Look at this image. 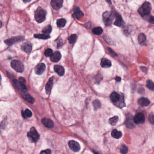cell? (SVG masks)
Here are the masks:
<instances>
[{"instance_id":"cell-1","label":"cell","mask_w":154,"mask_h":154,"mask_svg":"<svg viewBox=\"0 0 154 154\" xmlns=\"http://www.w3.org/2000/svg\"><path fill=\"white\" fill-rule=\"evenodd\" d=\"M46 12L42 7H39L35 12V19L38 23L44 21L46 19Z\"/></svg>"},{"instance_id":"cell-2","label":"cell","mask_w":154,"mask_h":154,"mask_svg":"<svg viewBox=\"0 0 154 154\" xmlns=\"http://www.w3.org/2000/svg\"><path fill=\"white\" fill-rule=\"evenodd\" d=\"M152 10V6L149 2H145L138 10L139 14L144 17L150 14Z\"/></svg>"},{"instance_id":"cell-3","label":"cell","mask_w":154,"mask_h":154,"mask_svg":"<svg viewBox=\"0 0 154 154\" xmlns=\"http://www.w3.org/2000/svg\"><path fill=\"white\" fill-rule=\"evenodd\" d=\"M27 136L29 141L32 142H37L39 138V134L34 127L31 128L27 133Z\"/></svg>"},{"instance_id":"cell-4","label":"cell","mask_w":154,"mask_h":154,"mask_svg":"<svg viewBox=\"0 0 154 154\" xmlns=\"http://www.w3.org/2000/svg\"><path fill=\"white\" fill-rule=\"evenodd\" d=\"M102 17L105 26H109L111 24L114 17L111 12L109 11L104 12L102 15Z\"/></svg>"},{"instance_id":"cell-5","label":"cell","mask_w":154,"mask_h":154,"mask_svg":"<svg viewBox=\"0 0 154 154\" xmlns=\"http://www.w3.org/2000/svg\"><path fill=\"white\" fill-rule=\"evenodd\" d=\"M11 65L12 68L14 69L17 72H22L24 71V65L19 61L17 60L12 61L11 63Z\"/></svg>"},{"instance_id":"cell-6","label":"cell","mask_w":154,"mask_h":154,"mask_svg":"<svg viewBox=\"0 0 154 154\" xmlns=\"http://www.w3.org/2000/svg\"><path fill=\"white\" fill-rule=\"evenodd\" d=\"M125 125L127 128L130 129L133 128L135 127L134 123L133 121V118L130 113H128L126 115Z\"/></svg>"},{"instance_id":"cell-7","label":"cell","mask_w":154,"mask_h":154,"mask_svg":"<svg viewBox=\"0 0 154 154\" xmlns=\"http://www.w3.org/2000/svg\"><path fill=\"white\" fill-rule=\"evenodd\" d=\"M145 120V118L144 115L142 113H138L133 117L134 123L136 124H142L144 123Z\"/></svg>"},{"instance_id":"cell-8","label":"cell","mask_w":154,"mask_h":154,"mask_svg":"<svg viewBox=\"0 0 154 154\" xmlns=\"http://www.w3.org/2000/svg\"><path fill=\"white\" fill-rule=\"evenodd\" d=\"M68 145L70 149L74 152H78L80 149V146L78 142L74 140L69 141Z\"/></svg>"},{"instance_id":"cell-9","label":"cell","mask_w":154,"mask_h":154,"mask_svg":"<svg viewBox=\"0 0 154 154\" xmlns=\"http://www.w3.org/2000/svg\"><path fill=\"white\" fill-rule=\"evenodd\" d=\"M24 39V37H22V36L13 37L12 38L6 39L5 41V43L8 45L10 46V45H12L15 43H16V42L21 41Z\"/></svg>"},{"instance_id":"cell-10","label":"cell","mask_w":154,"mask_h":154,"mask_svg":"<svg viewBox=\"0 0 154 154\" xmlns=\"http://www.w3.org/2000/svg\"><path fill=\"white\" fill-rule=\"evenodd\" d=\"M63 0H53L51 1V5L55 10H59L63 6Z\"/></svg>"},{"instance_id":"cell-11","label":"cell","mask_w":154,"mask_h":154,"mask_svg":"<svg viewBox=\"0 0 154 154\" xmlns=\"http://www.w3.org/2000/svg\"><path fill=\"white\" fill-rule=\"evenodd\" d=\"M46 69V66L45 64L41 63L38 64L35 67V72L38 75H42Z\"/></svg>"},{"instance_id":"cell-12","label":"cell","mask_w":154,"mask_h":154,"mask_svg":"<svg viewBox=\"0 0 154 154\" xmlns=\"http://www.w3.org/2000/svg\"><path fill=\"white\" fill-rule=\"evenodd\" d=\"M14 84L15 86L18 88V89H19L21 92L27 91V89L25 84H22L21 82H19V81H18L15 79L14 80Z\"/></svg>"},{"instance_id":"cell-13","label":"cell","mask_w":154,"mask_h":154,"mask_svg":"<svg viewBox=\"0 0 154 154\" xmlns=\"http://www.w3.org/2000/svg\"><path fill=\"white\" fill-rule=\"evenodd\" d=\"M53 81H54V77H51L50 78V79H49L47 84H46L45 89L46 93L48 94H49L51 93L53 84Z\"/></svg>"},{"instance_id":"cell-14","label":"cell","mask_w":154,"mask_h":154,"mask_svg":"<svg viewBox=\"0 0 154 154\" xmlns=\"http://www.w3.org/2000/svg\"><path fill=\"white\" fill-rule=\"evenodd\" d=\"M61 58V54L59 51H56L52 54L50 60L54 63H57L59 62Z\"/></svg>"},{"instance_id":"cell-15","label":"cell","mask_w":154,"mask_h":154,"mask_svg":"<svg viewBox=\"0 0 154 154\" xmlns=\"http://www.w3.org/2000/svg\"><path fill=\"white\" fill-rule=\"evenodd\" d=\"M42 122L44 126L48 128H52L54 127V123L50 118H44L42 119Z\"/></svg>"},{"instance_id":"cell-16","label":"cell","mask_w":154,"mask_h":154,"mask_svg":"<svg viewBox=\"0 0 154 154\" xmlns=\"http://www.w3.org/2000/svg\"><path fill=\"white\" fill-rule=\"evenodd\" d=\"M22 49L27 53H30L32 49V45L29 42H26L23 43L21 46Z\"/></svg>"},{"instance_id":"cell-17","label":"cell","mask_w":154,"mask_h":154,"mask_svg":"<svg viewBox=\"0 0 154 154\" xmlns=\"http://www.w3.org/2000/svg\"><path fill=\"white\" fill-rule=\"evenodd\" d=\"M21 95L23 98H24L26 101L28 102L31 104H33L35 100L33 99L32 97L31 96L30 94L27 93L26 92H21Z\"/></svg>"},{"instance_id":"cell-18","label":"cell","mask_w":154,"mask_h":154,"mask_svg":"<svg viewBox=\"0 0 154 154\" xmlns=\"http://www.w3.org/2000/svg\"><path fill=\"white\" fill-rule=\"evenodd\" d=\"M84 14L81 11L78 7H77L74 9L73 16L77 19H80L83 17Z\"/></svg>"},{"instance_id":"cell-19","label":"cell","mask_w":154,"mask_h":154,"mask_svg":"<svg viewBox=\"0 0 154 154\" xmlns=\"http://www.w3.org/2000/svg\"><path fill=\"white\" fill-rule=\"evenodd\" d=\"M114 24L117 26L119 27L123 26L124 25V23L120 15L118 14H116V19Z\"/></svg>"},{"instance_id":"cell-20","label":"cell","mask_w":154,"mask_h":154,"mask_svg":"<svg viewBox=\"0 0 154 154\" xmlns=\"http://www.w3.org/2000/svg\"><path fill=\"white\" fill-rule=\"evenodd\" d=\"M138 104L142 106H147L149 105V100L144 97H141L138 99Z\"/></svg>"},{"instance_id":"cell-21","label":"cell","mask_w":154,"mask_h":154,"mask_svg":"<svg viewBox=\"0 0 154 154\" xmlns=\"http://www.w3.org/2000/svg\"><path fill=\"white\" fill-rule=\"evenodd\" d=\"M121 96L119 95V94H117L115 92H113L110 96V98L111 100L114 103L118 102L121 99Z\"/></svg>"},{"instance_id":"cell-22","label":"cell","mask_w":154,"mask_h":154,"mask_svg":"<svg viewBox=\"0 0 154 154\" xmlns=\"http://www.w3.org/2000/svg\"><path fill=\"white\" fill-rule=\"evenodd\" d=\"M111 61L106 58H103L101 62V65L102 68H109L111 66Z\"/></svg>"},{"instance_id":"cell-23","label":"cell","mask_w":154,"mask_h":154,"mask_svg":"<svg viewBox=\"0 0 154 154\" xmlns=\"http://www.w3.org/2000/svg\"><path fill=\"white\" fill-rule=\"evenodd\" d=\"M54 70L60 76H62L63 75H64L65 72L64 68L61 66L55 65L54 67Z\"/></svg>"},{"instance_id":"cell-24","label":"cell","mask_w":154,"mask_h":154,"mask_svg":"<svg viewBox=\"0 0 154 154\" xmlns=\"http://www.w3.org/2000/svg\"><path fill=\"white\" fill-rule=\"evenodd\" d=\"M111 135L112 137L116 139H119L122 136V133L121 132L118 131L117 129H114L112 131Z\"/></svg>"},{"instance_id":"cell-25","label":"cell","mask_w":154,"mask_h":154,"mask_svg":"<svg viewBox=\"0 0 154 154\" xmlns=\"http://www.w3.org/2000/svg\"><path fill=\"white\" fill-rule=\"evenodd\" d=\"M51 31H52V27L50 25H48L43 28L42 30V33L44 34L48 35V34H50L51 33Z\"/></svg>"},{"instance_id":"cell-26","label":"cell","mask_w":154,"mask_h":154,"mask_svg":"<svg viewBox=\"0 0 154 154\" xmlns=\"http://www.w3.org/2000/svg\"><path fill=\"white\" fill-rule=\"evenodd\" d=\"M22 114L23 117L25 118H30L32 116V113L29 109H26L25 111H22Z\"/></svg>"},{"instance_id":"cell-27","label":"cell","mask_w":154,"mask_h":154,"mask_svg":"<svg viewBox=\"0 0 154 154\" xmlns=\"http://www.w3.org/2000/svg\"><path fill=\"white\" fill-rule=\"evenodd\" d=\"M66 20L64 19H63V18H61V19H60L57 20V26L59 27V28H63V27H64V26L66 24Z\"/></svg>"},{"instance_id":"cell-28","label":"cell","mask_w":154,"mask_h":154,"mask_svg":"<svg viewBox=\"0 0 154 154\" xmlns=\"http://www.w3.org/2000/svg\"><path fill=\"white\" fill-rule=\"evenodd\" d=\"M119 120V118L118 116H114L113 117H112L111 118H109V123L112 126H114L116 125L117 123L118 122Z\"/></svg>"},{"instance_id":"cell-29","label":"cell","mask_w":154,"mask_h":154,"mask_svg":"<svg viewBox=\"0 0 154 154\" xmlns=\"http://www.w3.org/2000/svg\"><path fill=\"white\" fill-rule=\"evenodd\" d=\"M146 40V37L144 34L143 33L140 34L138 37V43L142 44V43H144Z\"/></svg>"},{"instance_id":"cell-30","label":"cell","mask_w":154,"mask_h":154,"mask_svg":"<svg viewBox=\"0 0 154 154\" xmlns=\"http://www.w3.org/2000/svg\"><path fill=\"white\" fill-rule=\"evenodd\" d=\"M34 37L35 38L37 39H47L50 38V36H49L48 35H45L44 34H34Z\"/></svg>"},{"instance_id":"cell-31","label":"cell","mask_w":154,"mask_h":154,"mask_svg":"<svg viewBox=\"0 0 154 154\" xmlns=\"http://www.w3.org/2000/svg\"><path fill=\"white\" fill-rule=\"evenodd\" d=\"M77 39V35L75 34H72L68 38V41L69 43L74 44L75 43Z\"/></svg>"},{"instance_id":"cell-32","label":"cell","mask_w":154,"mask_h":154,"mask_svg":"<svg viewBox=\"0 0 154 154\" xmlns=\"http://www.w3.org/2000/svg\"><path fill=\"white\" fill-rule=\"evenodd\" d=\"M103 32V29L102 28L100 27H97L94 28L93 30V34L96 35H100L102 34Z\"/></svg>"},{"instance_id":"cell-33","label":"cell","mask_w":154,"mask_h":154,"mask_svg":"<svg viewBox=\"0 0 154 154\" xmlns=\"http://www.w3.org/2000/svg\"><path fill=\"white\" fill-rule=\"evenodd\" d=\"M147 88L152 90L154 89V84L152 80H148L147 81Z\"/></svg>"},{"instance_id":"cell-34","label":"cell","mask_w":154,"mask_h":154,"mask_svg":"<svg viewBox=\"0 0 154 154\" xmlns=\"http://www.w3.org/2000/svg\"><path fill=\"white\" fill-rule=\"evenodd\" d=\"M93 105L95 110H97V109L100 108L101 107V103L98 100H95L93 101Z\"/></svg>"},{"instance_id":"cell-35","label":"cell","mask_w":154,"mask_h":154,"mask_svg":"<svg viewBox=\"0 0 154 154\" xmlns=\"http://www.w3.org/2000/svg\"><path fill=\"white\" fill-rule=\"evenodd\" d=\"M128 152V148L125 145H122L120 147V152L123 154H125Z\"/></svg>"},{"instance_id":"cell-36","label":"cell","mask_w":154,"mask_h":154,"mask_svg":"<svg viewBox=\"0 0 154 154\" xmlns=\"http://www.w3.org/2000/svg\"><path fill=\"white\" fill-rule=\"evenodd\" d=\"M44 54L46 57H51L53 54V51L50 48H48L45 51Z\"/></svg>"},{"instance_id":"cell-37","label":"cell","mask_w":154,"mask_h":154,"mask_svg":"<svg viewBox=\"0 0 154 154\" xmlns=\"http://www.w3.org/2000/svg\"><path fill=\"white\" fill-rule=\"evenodd\" d=\"M148 121L152 125L154 124V115L152 113L150 114L148 118Z\"/></svg>"},{"instance_id":"cell-38","label":"cell","mask_w":154,"mask_h":154,"mask_svg":"<svg viewBox=\"0 0 154 154\" xmlns=\"http://www.w3.org/2000/svg\"><path fill=\"white\" fill-rule=\"evenodd\" d=\"M40 154H51V152L50 149L42 151Z\"/></svg>"},{"instance_id":"cell-39","label":"cell","mask_w":154,"mask_h":154,"mask_svg":"<svg viewBox=\"0 0 154 154\" xmlns=\"http://www.w3.org/2000/svg\"><path fill=\"white\" fill-rule=\"evenodd\" d=\"M108 50H109V53H110L112 56H114V57L117 56V54L114 52V51L113 50H112L111 48H108Z\"/></svg>"},{"instance_id":"cell-40","label":"cell","mask_w":154,"mask_h":154,"mask_svg":"<svg viewBox=\"0 0 154 154\" xmlns=\"http://www.w3.org/2000/svg\"><path fill=\"white\" fill-rule=\"evenodd\" d=\"M148 22L151 24H154V17L151 16L148 19Z\"/></svg>"},{"instance_id":"cell-41","label":"cell","mask_w":154,"mask_h":154,"mask_svg":"<svg viewBox=\"0 0 154 154\" xmlns=\"http://www.w3.org/2000/svg\"><path fill=\"white\" fill-rule=\"evenodd\" d=\"M19 82H21L22 84H26V80H25V79L24 78V77H20L19 78Z\"/></svg>"},{"instance_id":"cell-42","label":"cell","mask_w":154,"mask_h":154,"mask_svg":"<svg viewBox=\"0 0 154 154\" xmlns=\"http://www.w3.org/2000/svg\"><path fill=\"white\" fill-rule=\"evenodd\" d=\"M115 80L117 82H120L121 81V78L120 77H117L115 78Z\"/></svg>"},{"instance_id":"cell-43","label":"cell","mask_w":154,"mask_h":154,"mask_svg":"<svg viewBox=\"0 0 154 154\" xmlns=\"http://www.w3.org/2000/svg\"><path fill=\"white\" fill-rule=\"evenodd\" d=\"M2 26V23L1 21L0 20V29L1 28V27Z\"/></svg>"},{"instance_id":"cell-44","label":"cell","mask_w":154,"mask_h":154,"mask_svg":"<svg viewBox=\"0 0 154 154\" xmlns=\"http://www.w3.org/2000/svg\"><path fill=\"white\" fill-rule=\"evenodd\" d=\"M94 153H95V154H101L99 153L98 152H95V151H94Z\"/></svg>"},{"instance_id":"cell-45","label":"cell","mask_w":154,"mask_h":154,"mask_svg":"<svg viewBox=\"0 0 154 154\" xmlns=\"http://www.w3.org/2000/svg\"><path fill=\"white\" fill-rule=\"evenodd\" d=\"M30 0H25V1H24V2L26 3V2H30Z\"/></svg>"},{"instance_id":"cell-46","label":"cell","mask_w":154,"mask_h":154,"mask_svg":"<svg viewBox=\"0 0 154 154\" xmlns=\"http://www.w3.org/2000/svg\"><path fill=\"white\" fill-rule=\"evenodd\" d=\"M1 75L0 74V84L1 83Z\"/></svg>"}]
</instances>
